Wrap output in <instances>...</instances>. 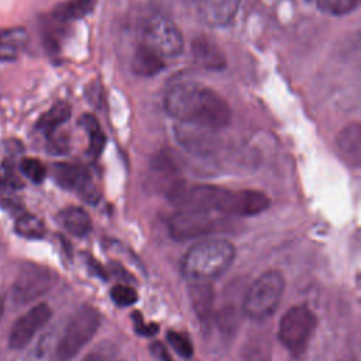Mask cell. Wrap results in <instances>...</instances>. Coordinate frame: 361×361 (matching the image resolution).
<instances>
[{
  "label": "cell",
  "mask_w": 361,
  "mask_h": 361,
  "mask_svg": "<svg viewBox=\"0 0 361 361\" xmlns=\"http://www.w3.org/2000/svg\"><path fill=\"white\" fill-rule=\"evenodd\" d=\"M235 258L234 245L223 238L203 240L192 245L180 261L182 275L189 282H212L221 276Z\"/></svg>",
  "instance_id": "7a4b0ae2"
},
{
  "label": "cell",
  "mask_w": 361,
  "mask_h": 361,
  "mask_svg": "<svg viewBox=\"0 0 361 361\" xmlns=\"http://www.w3.org/2000/svg\"><path fill=\"white\" fill-rule=\"evenodd\" d=\"M309 1H313L316 7L324 13L343 16V14L351 13L358 6L360 0H309Z\"/></svg>",
  "instance_id": "d4e9b609"
},
{
  "label": "cell",
  "mask_w": 361,
  "mask_h": 361,
  "mask_svg": "<svg viewBox=\"0 0 361 361\" xmlns=\"http://www.w3.org/2000/svg\"><path fill=\"white\" fill-rule=\"evenodd\" d=\"M20 171L21 173L28 178L34 183H41L47 176L45 165L37 158H23L20 161Z\"/></svg>",
  "instance_id": "484cf974"
},
{
  "label": "cell",
  "mask_w": 361,
  "mask_h": 361,
  "mask_svg": "<svg viewBox=\"0 0 361 361\" xmlns=\"http://www.w3.org/2000/svg\"><path fill=\"white\" fill-rule=\"evenodd\" d=\"M48 138H49V148L55 154H63L69 147V140L65 134H56V131H54L52 134L48 135Z\"/></svg>",
  "instance_id": "4dcf8cb0"
},
{
  "label": "cell",
  "mask_w": 361,
  "mask_h": 361,
  "mask_svg": "<svg viewBox=\"0 0 361 361\" xmlns=\"http://www.w3.org/2000/svg\"><path fill=\"white\" fill-rule=\"evenodd\" d=\"M196 6L204 23L226 27L235 18L240 0H196Z\"/></svg>",
  "instance_id": "4fadbf2b"
},
{
  "label": "cell",
  "mask_w": 361,
  "mask_h": 361,
  "mask_svg": "<svg viewBox=\"0 0 361 361\" xmlns=\"http://www.w3.org/2000/svg\"><path fill=\"white\" fill-rule=\"evenodd\" d=\"M190 303L202 323H209L213 316L214 293L209 282H192L189 286Z\"/></svg>",
  "instance_id": "2e32d148"
},
{
  "label": "cell",
  "mask_w": 361,
  "mask_h": 361,
  "mask_svg": "<svg viewBox=\"0 0 361 361\" xmlns=\"http://www.w3.org/2000/svg\"><path fill=\"white\" fill-rule=\"evenodd\" d=\"M100 326V314L92 305L79 306L71 316L56 347L59 361L72 360L96 334Z\"/></svg>",
  "instance_id": "277c9868"
},
{
  "label": "cell",
  "mask_w": 361,
  "mask_h": 361,
  "mask_svg": "<svg viewBox=\"0 0 361 361\" xmlns=\"http://www.w3.org/2000/svg\"><path fill=\"white\" fill-rule=\"evenodd\" d=\"M151 350H152V353H154L158 358H161L162 361H172L171 357L168 355L166 348H165L161 343H154L152 347H151Z\"/></svg>",
  "instance_id": "d6a6232c"
},
{
  "label": "cell",
  "mask_w": 361,
  "mask_h": 361,
  "mask_svg": "<svg viewBox=\"0 0 361 361\" xmlns=\"http://www.w3.org/2000/svg\"><path fill=\"white\" fill-rule=\"evenodd\" d=\"M317 319L306 305L288 309L279 320L278 338L281 344L295 357L302 355L316 330Z\"/></svg>",
  "instance_id": "5b68a950"
},
{
  "label": "cell",
  "mask_w": 361,
  "mask_h": 361,
  "mask_svg": "<svg viewBox=\"0 0 361 361\" xmlns=\"http://www.w3.org/2000/svg\"><path fill=\"white\" fill-rule=\"evenodd\" d=\"M79 123L83 127V130L87 133V137H89V149H87L89 154L92 157H99L106 144V137L100 128L99 121L96 120L94 116L85 114V116H82Z\"/></svg>",
  "instance_id": "7402d4cb"
},
{
  "label": "cell",
  "mask_w": 361,
  "mask_h": 361,
  "mask_svg": "<svg viewBox=\"0 0 361 361\" xmlns=\"http://www.w3.org/2000/svg\"><path fill=\"white\" fill-rule=\"evenodd\" d=\"M166 113L180 123H190L212 131L228 126L231 110L228 103L213 89L197 83H176L165 96Z\"/></svg>",
  "instance_id": "6da1fadb"
},
{
  "label": "cell",
  "mask_w": 361,
  "mask_h": 361,
  "mask_svg": "<svg viewBox=\"0 0 361 361\" xmlns=\"http://www.w3.org/2000/svg\"><path fill=\"white\" fill-rule=\"evenodd\" d=\"M285 290V278L276 269L261 274L243 298V313L257 322L271 317L279 307Z\"/></svg>",
  "instance_id": "3957f363"
},
{
  "label": "cell",
  "mask_w": 361,
  "mask_h": 361,
  "mask_svg": "<svg viewBox=\"0 0 361 361\" xmlns=\"http://www.w3.org/2000/svg\"><path fill=\"white\" fill-rule=\"evenodd\" d=\"M271 348L264 337H255L245 343L243 348L244 361H269Z\"/></svg>",
  "instance_id": "cb8c5ba5"
},
{
  "label": "cell",
  "mask_w": 361,
  "mask_h": 361,
  "mask_svg": "<svg viewBox=\"0 0 361 361\" xmlns=\"http://www.w3.org/2000/svg\"><path fill=\"white\" fill-rule=\"evenodd\" d=\"M27 42V31L23 27L0 30V58H14Z\"/></svg>",
  "instance_id": "44dd1931"
},
{
  "label": "cell",
  "mask_w": 361,
  "mask_h": 361,
  "mask_svg": "<svg viewBox=\"0 0 361 361\" xmlns=\"http://www.w3.org/2000/svg\"><path fill=\"white\" fill-rule=\"evenodd\" d=\"M71 117V106L65 102L55 103L49 110H47L37 121V128L42 131L47 137L56 131L68 118Z\"/></svg>",
  "instance_id": "ffe728a7"
},
{
  "label": "cell",
  "mask_w": 361,
  "mask_h": 361,
  "mask_svg": "<svg viewBox=\"0 0 361 361\" xmlns=\"http://www.w3.org/2000/svg\"><path fill=\"white\" fill-rule=\"evenodd\" d=\"M110 298L117 306L128 307V306H131L137 302L138 296H137V292L131 286L124 285V283H118V285H114L111 288Z\"/></svg>",
  "instance_id": "83f0119b"
},
{
  "label": "cell",
  "mask_w": 361,
  "mask_h": 361,
  "mask_svg": "<svg viewBox=\"0 0 361 361\" xmlns=\"http://www.w3.org/2000/svg\"><path fill=\"white\" fill-rule=\"evenodd\" d=\"M269 207V199L265 193L254 189L228 190L224 206L226 216H257Z\"/></svg>",
  "instance_id": "8fae6325"
},
{
  "label": "cell",
  "mask_w": 361,
  "mask_h": 361,
  "mask_svg": "<svg viewBox=\"0 0 361 361\" xmlns=\"http://www.w3.org/2000/svg\"><path fill=\"white\" fill-rule=\"evenodd\" d=\"M166 340L169 345L183 358H190L193 355V344L185 333L169 330L166 333Z\"/></svg>",
  "instance_id": "4316f807"
},
{
  "label": "cell",
  "mask_w": 361,
  "mask_h": 361,
  "mask_svg": "<svg viewBox=\"0 0 361 361\" xmlns=\"http://www.w3.org/2000/svg\"><path fill=\"white\" fill-rule=\"evenodd\" d=\"M56 221L62 228L75 237H85L92 228L89 213L78 206H71L61 210L56 216Z\"/></svg>",
  "instance_id": "e0dca14e"
},
{
  "label": "cell",
  "mask_w": 361,
  "mask_h": 361,
  "mask_svg": "<svg viewBox=\"0 0 361 361\" xmlns=\"http://www.w3.org/2000/svg\"><path fill=\"white\" fill-rule=\"evenodd\" d=\"M52 176L61 188L79 193L86 202L94 203L97 200V190L85 166L58 162L52 166Z\"/></svg>",
  "instance_id": "30bf717a"
},
{
  "label": "cell",
  "mask_w": 361,
  "mask_h": 361,
  "mask_svg": "<svg viewBox=\"0 0 361 361\" xmlns=\"http://www.w3.org/2000/svg\"><path fill=\"white\" fill-rule=\"evenodd\" d=\"M52 309L48 303H38L24 313L13 326L8 336V347L21 350L30 344L37 331H39L51 319Z\"/></svg>",
  "instance_id": "9c48e42d"
},
{
  "label": "cell",
  "mask_w": 361,
  "mask_h": 361,
  "mask_svg": "<svg viewBox=\"0 0 361 361\" xmlns=\"http://www.w3.org/2000/svg\"><path fill=\"white\" fill-rule=\"evenodd\" d=\"M134 317H137V322L134 320V329L138 334H142V336H152L155 334V331L158 330V326L151 323V324H144L142 323V319L140 317V314H134Z\"/></svg>",
  "instance_id": "1f68e13d"
},
{
  "label": "cell",
  "mask_w": 361,
  "mask_h": 361,
  "mask_svg": "<svg viewBox=\"0 0 361 361\" xmlns=\"http://www.w3.org/2000/svg\"><path fill=\"white\" fill-rule=\"evenodd\" d=\"M217 214L197 209H178L168 219V233L179 241L206 237L217 228L220 220Z\"/></svg>",
  "instance_id": "8992f818"
},
{
  "label": "cell",
  "mask_w": 361,
  "mask_h": 361,
  "mask_svg": "<svg viewBox=\"0 0 361 361\" xmlns=\"http://www.w3.org/2000/svg\"><path fill=\"white\" fill-rule=\"evenodd\" d=\"M164 68H165V63L162 56L157 54L152 48H149L145 44L137 48L131 61V69L135 75L149 78L159 73Z\"/></svg>",
  "instance_id": "ac0fdd59"
},
{
  "label": "cell",
  "mask_w": 361,
  "mask_h": 361,
  "mask_svg": "<svg viewBox=\"0 0 361 361\" xmlns=\"http://www.w3.org/2000/svg\"><path fill=\"white\" fill-rule=\"evenodd\" d=\"M337 145L341 157L350 166H358L361 161V128L353 123L341 130L337 137Z\"/></svg>",
  "instance_id": "9a60e30c"
},
{
  "label": "cell",
  "mask_w": 361,
  "mask_h": 361,
  "mask_svg": "<svg viewBox=\"0 0 361 361\" xmlns=\"http://www.w3.org/2000/svg\"><path fill=\"white\" fill-rule=\"evenodd\" d=\"M3 312H4V300H3V296H0V319L3 316Z\"/></svg>",
  "instance_id": "836d02e7"
},
{
  "label": "cell",
  "mask_w": 361,
  "mask_h": 361,
  "mask_svg": "<svg viewBox=\"0 0 361 361\" xmlns=\"http://www.w3.org/2000/svg\"><path fill=\"white\" fill-rule=\"evenodd\" d=\"M237 312L233 306H226L221 307L217 313V323L220 326V329L226 333H230L235 329L237 326Z\"/></svg>",
  "instance_id": "f1b7e54d"
},
{
  "label": "cell",
  "mask_w": 361,
  "mask_h": 361,
  "mask_svg": "<svg viewBox=\"0 0 361 361\" xmlns=\"http://www.w3.org/2000/svg\"><path fill=\"white\" fill-rule=\"evenodd\" d=\"M83 361H117L116 350L111 344H102L90 351Z\"/></svg>",
  "instance_id": "f546056e"
},
{
  "label": "cell",
  "mask_w": 361,
  "mask_h": 361,
  "mask_svg": "<svg viewBox=\"0 0 361 361\" xmlns=\"http://www.w3.org/2000/svg\"><path fill=\"white\" fill-rule=\"evenodd\" d=\"M192 56L197 65L209 71H221L227 61L221 48L210 38L197 37L192 42Z\"/></svg>",
  "instance_id": "5bb4252c"
},
{
  "label": "cell",
  "mask_w": 361,
  "mask_h": 361,
  "mask_svg": "<svg viewBox=\"0 0 361 361\" xmlns=\"http://www.w3.org/2000/svg\"><path fill=\"white\" fill-rule=\"evenodd\" d=\"M56 274L41 264H25L18 271L13 283L11 295L17 303H30L52 289Z\"/></svg>",
  "instance_id": "52a82bcc"
},
{
  "label": "cell",
  "mask_w": 361,
  "mask_h": 361,
  "mask_svg": "<svg viewBox=\"0 0 361 361\" xmlns=\"http://www.w3.org/2000/svg\"><path fill=\"white\" fill-rule=\"evenodd\" d=\"M94 4L96 0H68L55 7L52 11V18L61 24L69 23L92 13Z\"/></svg>",
  "instance_id": "d6986e66"
},
{
  "label": "cell",
  "mask_w": 361,
  "mask_h": 361,
  "mask_svg": "<svg viewBox=\"0 0 361 361\" xmlns=\"http://www.w3.org/2000/svg\"><path fill=\"white\" fill-rule=\"evenodd\" d=\"M0 182H1V178H0Z\"/></svg>",
  "instance_id": "d590c367"
},
{
  "label": "cell",
  "mask_w": 361,
  "mask_h": 361,
  "mask_svg": "<svg viewBox=\"0 0 361 361\" xmlns=\"http://www.w3.org/2000/svg\"><path fill=\"white\" fill-rule=\"evenodd\" d=\"M212 130L190 124V123H180L175 128L178 142L190 154L206 155L214 151L216 140L212 135Z\"/></svg>",
  "instance_id": "7c38bea8"
},
{
  "label": "cell",
  "mask_w": 361,
  "mask_h": 361,
  "mask_svg": "<svg viewBox=\"0 0 361 361\" xmlns=\"http://www.w3.org/2000/svg\"><path fill=\"white\" fill-rule=\"evenodd\" d=\"M14 230L18 235L30 240H38L45 235L44 221L34 214H23L16 220Z\"/></svg>",
  "instance_id": "603a6c76"
},
{
  "label": "cell",
  "mask_w": 361,
  "mask_h": 361,
  "mask_svg": "<svg viewBox=\"0 0 361 361\" xmlns=\"http://www.w3.org/2000/svg\"><path fill=\"white\" fill-rule=\"evenodd\" d=\"M340 361H355V358L353 357V355H347V357H344V358H341Z\"/></svg>",
  "instance_id": "e575fe53"
},
{
  "label": "cell",
  "mask_w": 361,
  "mask_h": 361,
  "mask_svg": "<svg viewBox=\"0 0 361 361\" xmlns=\"http://www.w3.org/2000/svg\"><path fill=\"white\" fill-rule=\"evenodd\" d=\"M145 45L152 48L162 58H175L183 49V39L179 28L165 16H152L144 27Z\"/></svg>",
  "instance_id": "ba28073f"
}]
</instances>
